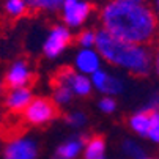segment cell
Wrapping results in <instances>:
<instances>
[{
  "mask_svg": "<svg viewBox=\"0 0 159 159\" xmlns=\"http://www.w3.org/2000/svg\"><path fill=\"white\" fill-rule=\"evenodd\" d=\"M102 29L121 41L132 44H151L159 33V20L145 3L110 0L101 10Z\"/></svg>",
  "mask_w": 159,
  "mask_h": 159,
  "instance_id": "obj_1",
  "label": "cell"
},
{
  "mask_svg": "<svg viewBox=\"0 0 159 159\" xmlns=\"http://www.w3.org/2000/svg\"><path fill=\"white\" fill-rule=\"evenodd\" d=\"M95 46L99 57L106 58L109 63L115 66L128 70L134 76L143 77L151 70L153 55L148 48L121 41L107 33L104 29L96 32Z\"/></svg>",
  "mask_w": 159,
  "mask_h": 159,
  "instance_id": "obj_2",
  "label": "cell"
},
{
  "mask_svg": "<svg viewBox=\"0 0 159 159\" xmlns=\"http://www.w3.org/2000/svg\"><path fill=\"white\" fill-rule=\"evenodd\" d=\"M60 11L65 25L77 29L87 22V19L93 11V5L88 0H63Z\"/></svg>",
  "mask_w": 159,
  "mask_h": 159,
  "instance_id": "obj_3",
  "label": "cell"
},
{
  "mask_svg": "<svg viewBox=\"0 0 159 159\" xmlns=\"http://www.w3.org/2000/svg\"><path fill=\"white\" fill-rule=\"evenodd\" d=\"M57 113L58 110L54 101L48 98H36L32 99L30 104L24 109V118L30 125H44L54 120Z\"/></svg>",
  "mask_w": 159,
  "mask_h": 159,
  "instance_id": "obj_4",
  "label": "cell"
},
{
  "mask_svg": "<svg viewBox=\"0 0 159 159\" xmlns=\"http://www.w3.org/2000/svg\"><path fill=\"white\" fill-rule=\"evenodd\" d=\"M52 82H60L65 84L66 87H70V90L73 93L79 95V96H87L92 92V80H90L85 74L76 73L71 68H60L55 73V77Z\"/></svg>",
  "mask_w": 159,
  "mask_h": 159,
  "instance_id": "obj_5",
  "label": "cell"
},
{
  "mask_svg": "<svg viewBox=\"0 0 159 159\" xmlns=\"http://www.w3.org/2000/svg\"><path fill=\"white\" fill-rule=\"evenodd\" d=\"M73 36L71 32L66 25H54L52 30L48 35V39L44 41V46H43V52L48 58H55L58 57L66 46L71 43Z\"/></svg>",
  "mask_w": 159,
  "mask_h": 159,
  "instance_id": "obj_6",
  "label": "cell"
},
{
  "mask_svg": "<svg viewBox=\"0 0 159 159\" xmlns=\"http://www.w3.org/2000/svg\"><path fill=\"white\" fill-rule=\"evenodd\" d=\"M38 147L30 139H14L5 148V159H36Z\"/></svg>",
  "mask_w": 159,
  "mask_h": 159,
  "instance_id": "obj_7",
  "label": "cell"
},
{
  "mask_svg": "<svg viewBox=\"0 0 159 159\" xmlns=\"http://www.w3.org/2000/svg\"><path fill=\"white\" fill-rule=\"evenodd\" d=\"M32 79V71L27 65V61L19 60L16 61L5 77V85L11 90V88H19V87H25Z\"/></svg>",
  "mask_w": 159,
  "mask_h": 159,
  "instance_id": "obj_8",
  "label": "cell"
},
{
  "mask_svg": "<svg viewBox=\"0 0 159 159\" xmlns=\"http://www.w3.org/2000/svg\"><path fill=\"white\" fill-rule=\"evenodd\" d=\"M92 84H95V87L104 95H118L123 90V82L117 77H113L101 70L95 71L92 74Z\"/></svg>",
  "mask_w": 159,
  "mask_h": 159,
  "instance_id": "obj_9",
  "label": "cell"
},
{
  "mask_svg": "<svg viewBox=\"0 0 159 159\" xmlns=\"http://www.w3.org/2000/svg\"><path fill=\"white\" fill-rule=\"evenodd\" d=\"M101 65V57L96 51L93 49H82L76 55V66L80 74H93L95 71L99 70Z\"/></svg>",
  "mask_w": 159,
  "mask_h": 159,
  "instance_id": "obj_10",
  "label": "cell"
},
{
  "mask_svg": "<svg viewBox=\"0 0 159 159\" xmlns=\"http://www.w3.org/2000/svg\"><path fill=\"white\" fill-rule=\"evenodd\" d=\"M32 101V92L27 87H19V88H11L7 99H5V106L11 110V112H22Z\"/></svg>",
  "mask_w": 159,
  "mask_h": 159,
  "instance_id": "obj_11",
  "label": "cell"
},
{
  "mask_svg": "<svg viewBox=\"0 0 159 159\" xmlns=\"http://www.w3.org/2000/svg\"><path fill=\"white\" fill-rule=\"evenodd\" d=\"M84 159H106V142L101 135H95L85 143Z\"/></svg>",
  "mask_w": 159,
  "mask_h": 159,
  "instance_id": "obj_12",
  "label": "cell"
},
{
  "mask_svg": "<svg viewBox=\"0 0 159 159\" xmlns=\"http://www.w3.org/2000/svg\"><path fill=\"white\" fill-rule=\"evenodd\" d=\"M32 13H55L60 10L63 0H24Z\"/></svg>",
  "mask_w": 159,
  "mask_h": 159,
  "instance_id": "obj_13",
  "label": "cell"
},
{
  "mask_svg": "<svg viewBox=\"0 0 159 159\" xmlns=\"http://www.w3.org/2000/svg\"><path fill=\"white\" fill-rule=\"evenodd\" d=\"M85 145V139L84 137H77V139H70L68 142H65L58 150H57V156L61 157V159H74L82 147Z\"/></svg>",
  "mask_w": 159,
  "mask_h": 159,
  "instance_id": "obj_14",
  "label": "cell"
},
{
  "mask_svg": "<svg viewBox=\"0 0 159 159\" xmlns=\"http://www.w3.org/2000/svg\"><path fill=\"white\" fill-rule=\"evenodd\" d=\"M3 11L10 19H20L29 13V7L24 0H3Z\"/></svg>",
  "mask_w": 159,
  "mask_h": 159,
  "instance_id": "obj_15",
  "label": "cell"
},
{
  "mask_svg": "<svg viewBox=\"0 0 159 159\" xmlns=\"http://www.w3.org/2000/svg\"><path fill=\"white\" fill-rule=\"evenodd\" d=\"M129 126L132 131H135L139 135H147L150 128V113L145 110H140L129 118Z\"/></svg>",
  "mask_w": 159,
  "mask_h": 159,
  "instance_id": "obj_16",
  "label": "cell"
},
{
  "mask_svg": "<svg viewBox=\"0 0 159 159\" xmlns=\"http://www.w3.org/2000/svg\"><path fill=\"white\" fill-rule=\"evenodd\" d=\"M54 87V102L57 104H68L73 98V92L70 90V87H66L65 84L60 82H52Z\"/></svg>",
  "mask_w": 159,
  "mask_h": 159,
  "instance_id": "obj_17",
  "label": "cell"
},
{
  "mask_svg": "<svg viewBox=\"0 0 159 159\" xmlns=\"http://www.w3.org/2000/svg\"><path fill=\"white\" fill-rule=\"evenodd\" d=\"M147 135L153 142H159V110L150 113V128Z\"/></svg>",
  "mask_w": 159,
  "mask_h": 159,
  "instance_id": "obj_18",
  "label": "cell"
},
{
  "mask_svg": "<svg viewBox=\"0 0 159 159\" xmlns=\"http://www.w3.org/2000/svg\"><path fill=\"white\" fill-rule=\"evenodd\" d=\"M95 39H96V32L93 30H82L77 36L79 46H82L84 49H92V46H95Z\"/></svg>",
  "mask_w": 159,
  "mask_h": 159,
  "instance_id": "obj_19",
  "label": "cell"
},
{
  "mask_svg": "<svg viewBox=\"0 0 159 159\" xmlns=\"http://www.w3.org/2000/svg\"><path fill=\"white\" fill-rule=\"evenodd\" d=\"M123 151H125L129 157H132V159H142V157H143L142 148L139 147V143H135V142H132V140H125V143H123Z\"/></svg>",
  "mask_w": 159,
  "mask_h": 159,
  "instance_id": "obj_20",
  "label": "cell"
},
{
  "mask_svg": "<svg viewBox=\"0 0 159 159\" xmlns=\"http://www.w3.org/2000/svg\"><path fill=\"white\" fill-rule=\"evenodd\" d=\"M66 123L71 125V126H82L85 123V115L80 112H74V113H70V115L66 117Z\"/></svg>",
  "mask_w": 159,
  "mask_h": 159,
  "instance_id": "obj_21",
  "label": "cell"
},
{
  "mask_svg": "<svg viewBox=\"0 0 159 159\" xmlns=\"http://www.w3.org/2000/svg\"><path fill=\"white\" fill-rule=\"evenodd\" d=\"M143 110L148 112V113L159 110V92H154V93L150 96V99H148V102H147V106H145Z\"/></svg>",
  "mask_w": 159,
  "mask_h": 159,
  "instance_id": "obj_22",
  "label": "cell"
},
{
  "mask_svg": "<svg viewBox=\"0 0 159 159\" xmlns=\"http://www.w3.org/2000/svg\"><path fill=\"white\" fill-rule=\"evenodd\" d=\"M115 107H117V104H115V101H113L110 96H106V98H102V99L99 101V109H101L102 112L112 113L113 110H115Z\"/></svg>",
  "mask_w": 159,
  "mask_h": 159,
  "instance_id": "obj_23",
  "label": "cell"
},
{
  "mask_svg": "<svg viewBox=\"0 0 159 159\" xmlns=\"http://www.w3.org/2000/svg\"><path fill=\"white\" fill-rule=\"evenodd\" d=\"M150 2L153 3V13L156 14V17H159V0H150Z\"/></svg>",
  "mask_w": 159,
  "mask_h": 159,
  "instance_id": "obj_24",
  "label": "cell"
},
{
  "mask_svg": "<svg viewBox=\"0 0 159 159\" xmlns=\"http://www.w3.org/2000/svg\"><path fill=\"white\" fill-rule=\"evenodd\" d=\"M154 68H156V73H157V76H159V49L156 51V54H154Z\"/></svg>",
  "mask_w": 159,
  "mask_h": 159,
  "instance_id": "obj_25",
  "label": "cell"
},
{
  "mask_svg": "<svg viewBox=\"0 0 159 159\" xmlns=\"http://www.w3.org/2000/svg\"><path fill=\"white\" fill-rule=\"evenodd\" d=\"M120 2H135V3H142L145 0H120Z\"/></svg>",
  "mask_w": 159,
  "mask_h": 159,
  "instance_id": "obj_26",
  "label": "cell"
},
{
  "mask_svg": "<svg viewBox=\"0 0 159 159\" xmlns=\"http://www.w3.org/2000/svg\"><path fill=\"white\" fill-rule=\"evenodd\" d=\"M54 159H61V157H58V156H55V157H54Z\"/></svg>",
  "mask_w": 159,
  "mask_h": 159,
  "instance_id": "obj_27",
  "label": "cell"
},
{
  "mask_svg": "<svg viewBox=\"0 0 159 159\" xmlns=\"http://www.w3.org/2000/svg\"><path fill=\"white\" fill-rule=\"evenodd\" d=\"M142 159H151V157H142Z\"/></svg>",
  "mask_w": 159,
  "mask_h": 159,
  "instance_id": "obj_28",
  "label": "cell"
},
{
  "mask_svg": "<svg viewBox=\"0 0 159 159\" xmlns=\"http://www.w3.org/2000/svg\"><path fill=\"white\" fill-rule=\"evenodd\" d=\"M0 90H2V84H0Z\"/></svg>",
  "mask_w": 159,
  "mask_h": 159,
  "instance_id": "obj_29",
  "label": "cell"
}]
</instances>
